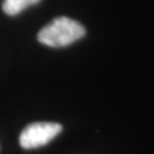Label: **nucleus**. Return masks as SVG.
<instances>
[{"label": "nucleus", "instance_id": "nucleus-1", "mask_svg": "<svg viewBox=\"0 0 154 154\" xmlns=\"http://www.w3.org/2000/svg\"><path fill=\"white\" fill-rule=\"evenodd\" d=\"M86 34V29L79 22L62 16L53 20L51 22L40 30L38 33L39 42L48 47H65L75 42Z\"/></svg>", "mask_w": 154, "mask_h": 154}, {"label": "nucleus", "instance_id": "nucleus-2", "mask_svg": "<svg viewBox=\"0 0 154 154\" xmlns=\"http://www.w3.org/2000/svg\"><path fill=\"white\" fill-rule=\"evenodd\" d=\"M57 122H33L26 126L20 135V145L25 149H38L51 142L62 131Z\"/></svg>", "mask_w": 154, "mask_h": 154}, {"label": "nucleus", "instance_id": "nucleus-3", "mask_svg": "<svg viewBox=\"0 0 154 154\" xmlns=\"http://www.w3.org/2000/svg\"><path fill=\"white\" fill-rule=\"evenodd\" d=\"M40 0H5L2 4V11L7 15H17L29 6L38 4Z\"/></svg>", "mask_w": 154, "mask_h": 154}]
</instances>
